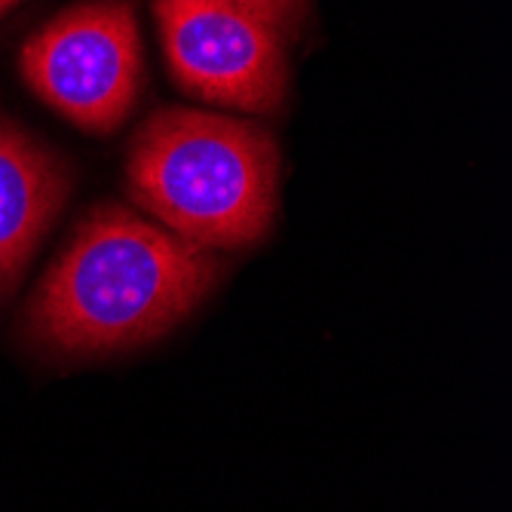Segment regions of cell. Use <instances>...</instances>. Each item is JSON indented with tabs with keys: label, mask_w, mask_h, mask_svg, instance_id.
<instances>
[{
	"label": "cell",
	"mask_w": 512,
	"mask_h": 512,
	"mask_svg": "<svg viewBox=\"0 0 512 512\" xmlns=\"http://www.w3.org/2000/svg\"><path fill=\"white\" fill-rule=\"evenodd\" d=\"M218 270L212 252L126 206L102 203L43 273L28 332L65 356L148 344L212 292Z\"/></svg>",
	"instance_id": "obj_1"
},
{
	"label": "cell",
	"mask_w": 512,
	"mask_h": 512,
	"mask_svg": "<svg viewBox=\"0 0 512 512\" xmlns=\"http://www.w3.org/2000/svg\"><path fill=\"white\" fill-rule=\"evenodd\" d=\"M126 184L135 206L184 243L246 249L276 218L279 148L249 120L160 108L132 138Z\"/></svg>",
	"instance_id": "obj_2"
},
{
	"label": "cell",
	"mask_w": 512,
	"mask_h": 512,
	"mask_svg": "<svg viewBox=\"0 0 512 512\" xmlns=\"http://www.w3.org/2000/svg\"><path fill=\"white\" fill-rule=\"evenodd\" d=\"M22 77L74 126L108 135L142 92V37L132 0H83L22 46Z\"/></svg>",
	"instance_id": "obj_3"
},
{
	"label": "cell",
	"mask_w": 512,
	"mask_h": 512,
	"mask_svg": "<svg viewBox=\"0 0 512 512\" xmlns=\"http://www.w3.org/2000/svg\"><path fill=\"white\" fill-rule=\"evenodd\" d=\"M181 92L218 108L279 114L289 96L286 40L240 0H154Z\"/></svg>",
	"instance_id": "obj_4"
},
{
	"label": "cell",
	"mask_w": 512,
	"mask_h": 512,
	"mask_svg": "<svg viewBox=\"0 0 512 512\" xmlns=\"http://www.w3.org/2000/svg\"><path fill=\"white\" fill-rule=\"evenodd\" d=\"M68 191L65 163L31 132L0 117V301L16 292Z\"/></svg>",
	"instance_id": "obj_5"
},
{
	"label": "cell",
	"mask_w": 512,
	"mask_h": 512,
	"mask_svg": "<svg viewBox=\"0 0 512 512\" xmlns=\"http://www.w3.org/2000/svg\"><path fill=\"white\" fill-rule=\"evenodd\" d=\"M261 22H267L283 40H301L307 19H310V0H240Z\"/></svg>",
	"instance_id": "obj_6"
},
{
	"label": "cell",
	"mask_w": 512,
	"mask_h": 512,
	"mask_svg": "<svg viewBox=\"0 0 512 512\" xmlns=\"http://www.w3.org/2000/svg\"><path fill=\"white\" fill-rule=\"evenodd\" d=\"M19 4V0H0V16H4L7 10H13Z\"/></svg>",
	"instance_id": "obj_7"
}]
</instances>
